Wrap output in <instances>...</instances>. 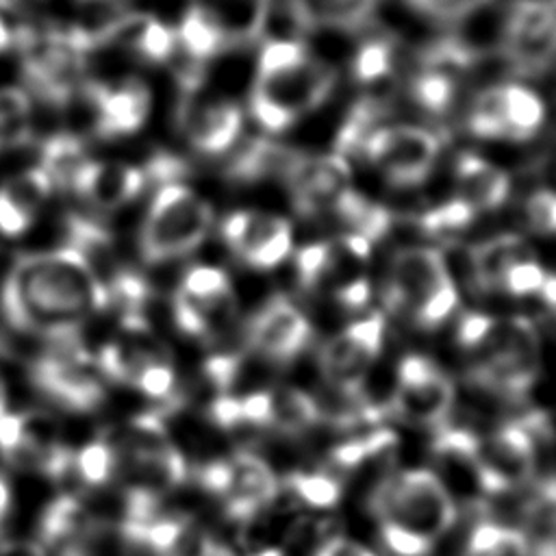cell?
<instances>
[{
	"mask_svg": "<svg viewBox=\"0 0 556 556\" xmlns=\"http://www.w3.org/2000/svg\"><path fill=\"white\" fill-rule=\"evenodd\" d=\"M226 486L219 495L224 513L235 523H248L274 504L280 482L274 469L252 452H235L226 458Z\"/></svg>",
	"mask_w": 556,
	"mask_h": 556,
	"instance_id": "cell-26",
	"label": "cell"
},
{
	"mask_svg": "<svg viewBox=\"0 0 556 556\" xmlns=\"http://www.w3.org/2000/svg\"><path fill=\"white\" fill-rule=\"evenodd\" d=\"M321 421L317 397L295 387L269 389V426L271 430L300 437Z\"/></svg>",
	"mask_w": 556,
	"mask_h": 556,
	"instance_id": "cell-35",
	"label": "cell"
},
{
	"mask_svg": "<svg viewBox=\"0 0 556 556\" xmlns=\"http://www.w3.org/2000/svg\"><path fill=\"white\" fill-rule=\"evenodd\" d=\"M523 217L530 230L539 235H556V191H532L523 202Z\"/></svg>",
	"mask_w": 556,
	"mask_h": 556,
	"instance_id": "cell-49",
	"label": "cell"
},
{
	"mask_svg": "<svg viewBox=\"0 0 556 556\" xmlns=\"http://www.w3.org/2000/svg\"><path fill=\"white\" fill-rule=\"evenodd\" d=\"M33 135V104L24 87L0 85V152L24 146Z\"/></svg>",
	"mask_w": 556,
	"mask_h": 556,
	"instance_id": "cell-39",
	"label": "cell"
},
{
	"mask_svg": "<svg viewBox=\"0 0 556 556\" xmlns=\"http://www.w3.org/2000/svg\"><path fill=\"white\" fill-rule=\"evenodd\" d=\"M458 345L469 361V378L508 400L530 393L541 369V348L528 317L467 313L458 321Z\"/></svg>",
	"mask_w": 556,
	"mask_h": 556,
	"instance_id": "cell-4",
	"label": "cell"
},
{
	"mask_svg": "<svg viewBox=\"0 0 556 556\" xmlns=\"http://www.w3.org/2000/svg\"><path fill=\"white\" fill-rule=\"evenodd\" d=\"M282 182L302 217H332L345 193L354 189L350 161L337 152H298Z\"/></svg>",
	"mask_w": 556,
	"mask_h": 556,
	"instance_id": "cell-21",
	"label": "cell"
},
{
	"mask_svg": "<svg viewBox=\"0 0 556 556\" xmlns=\"http://www.w3.org/2000/svg\"><path fill=\"white\" fill-rule=\"evenodd\" d=\"M530 254H534L532 248L513 232L495 235L476 243L469 250V278L473 289L480 293L500 291L506 271Z\"/></svg>",
	"mask_w": 556,
	"mask_h": 556,
	"instance_id": "cell-32",
	"label": "cell"
},
{
	"mask_svg": "<svg viewBox=\"0 0 556 556\" xmlns=\"http://www.w3.org/2000/svg\"><path fill=\"white\" fill-rule=\"evenodd\" d=\"M382 300L391 313L424 330L441 326L458 302V291L441 250L430 245L397 250L384 276Z\"/></svg>",
	"mask_w": 556,
	"mask_h": 556,
	"instance_id": "cell-5",
	"label": "cell"
},
{
	"mask_svg": "<svg viewBox=\"0 0 556 556\" xmlns=\"http://www.w3.org/2000/svg\"><path fill=\"white\" fill-rule=\"evenodd\" d=\"M0 556H48L39 541H9L0 545Z\"/></svg>",
	"mask_w": 556,
	"mask_h": 556,
	"instance_id": "cell-51",
	"label": "cell"
},
{
	"mask_svg": "<svg viewBox=\"0 0 556 556\" xmlns=\"http://www.w3.org/2000/svg\"><path fill=\"white\" fill-rule=\"evenodd\" d=\"M476 467L484 495L508 493L534 476L536 434L528 421H506L486 437H478Z\"/></svg>",
	"mask_w": 556,
	"mask_h": 556,
	"instance_id": "cell-19",
	"label": "cell"
},
{
	"mask_svg": "<svg viewBox=\"0 0 556 556\" xmlns=\"http://www.w3.org/2000/svg\"><path fill=\"white\" fill-rule=\"evenodd\" d=\"M20 2H24V4H28V2H41V0H20Z\"/></svg>",
	"mask_w": 556,
	"mask_h": 556,
	"instance_id": "cell-57",
	"label": "cell"
},
{
	"mask_svg": "<svg viewBox=\"0 0 556 556\" xmlns=\"http://www.w3.org/2000/svg\"><path fill=\"white\" fill-rule=\"evenodd\" d=\"M9 508H11V489H9L7 478L0 476V528L9 515Z\"/></svg>",
	"mask_w": 556,
	"mask_h": 556,
	"instance_id": "cell-53",
	"label": "cell"
},
{
	"mask_svg": "<svg viewBox=\"0 0 556 556\" xmlns=\"http://www.w3.org/2000/svg\"><path fill=\"white\" fill-rule=\"evenodd\" d=\"M248 352L261 358L287 365L308 345L313 328L308 317L287 295H271L241 328Z\"/></svg>",
	"mask_w": 556,
	"mask_h": 556,
	"instance_id": "cell-23",
	"label": "cell"
},
{
	"mask_svg": "<svg viewBox=\"0 0 556 556\" xmlns=\"http://www.w3.org/2000/svg\"><path fill=\"white\" fill-rule=\"evenodd\" d=\"M7 415V387H4V380L0 376V419Z\"/></svg>",
	"mask_w": 556,
	"mask_h": 556,
	"instance_id": "cell-54",
	"label": "cell"
},
{
	"mask_svg": "<svg viewBox=\"0 0 556 556\" xmlns=\"http://www.w3.org/2000/svg\"><path fill=\"white\" fill-rule=\"evenodd\" d=\"M539 295L549 306V311L556 315V274L545 276V282H543Z\"/></svg>",
	"mask_w": 556,
	"mask_h": 556,
	"instance_id": "cell-52",
	"label": "cell"
},
{
	"mask_svg": "<svg viewBox=\"0 0 556 556\" xmlns=\"http://www.w3.org/2000/svg\"><path fill=\"white\" fill-rule=\"evenodd\" d=\"M154 556H235V552L182 515L167 543Z\"/></svg>",
	"mask_w": 556,
	"mask_h": 556,
	"instance_id": "cell-42",
	"label": "cell"
},
{
	"mask_svg": "<svg viewBox=\"0 0 556 556\" xmlns=\"http://www.w3.org/2000/svg\"><path fill=\"white\" fill-rule=\"evenodd\" d=\"M387 102L376 96H365L343 117L337 137H334V152L350 159L361 156L367 139L384 124Z\"/></svg>",
	"mask_w": 556,
	"mask_h": 556,
	"instance_id": "cell-37",
	"label": "cell"
},
{
	"mask_svg": "<svg viewBox=\"0 0 556 556\" xmlns=\"http://www.w3.org/2000/svg\"><path fill=\"white\" fill-rule=\"evenodd\" d=\"M89 161L85 143L72 132H56L41 143L37 167L50 178L52 189H72L80 167Z\"/></svg>",
	"mask_w": 556,
	"mask_h": 556,
	"instance_id": "cell-36",
	"label": "cell"
},
{
	"mask_svg": "<svg viewBox=\"0 0 556 556\" xmlns=\"http://www.w3.org/2000/svg\"><path fill=\"white\" fill-rule=\"evenodd\" d=\"M117 471L128 478L130 489H143L163 495L180 486L187 478V463L180 450L169 441L165 415L154 410L130 419L117 450Z\"/></svg>",
	"mask_w": 556,
	"mask_h": 556,
	"instance_id": "cell-11",
	"label": "cell"
},
{
	"mask_svg": "<svg viewBox=\"0 0 556 556\" xmlns=\"http://www.w3.org/2000/svg\"><path fill=\"white\" fill-rule=\"evenodd\" d=\"M313 556H376V554L352 539L330 536L317 545Z\"/></svg>",
	"mask_w": 556,
	"mask_h": 556,
	"instance_id": "cell-50",
	"label": "cell"
},
{
	"mask_svg": "<svg viewBox=\"0 0 556 556\" xmlns=\"http://www.w3.org/2000/svg\"><path fill=\"white\" fill-rule=\"evenodd\" d=\"M458 76L428 67V65H417L410 80H408V96L415 106H419L428 115H445L454 98L458 93Z\"/></svg>",
	"mask_w": 556,
	"mask_h": 556,
	"instance_id": "cell-38",
	"label": "cell"
},
{
	"mask_svg": "<svg viewBox=\"0 0 556 556\" xmlns=\"http://www.w3.org/2000/svg\"><path fill=\"white\" fill-rule=\"evenodd\" d=\"M500 56L526 78L556 65V0H513L500 28Z\"/></svg>",
	"mask_w": 556,
	"mask_h": 556,
	"instance_id": "cell-13",
	"label": "cell"
},
{
	"mask_svg": "<svg viewBox=\"0 0 556 556\" xmlns=\"http://www.w3.org/2000/svg\"><path fill=\"white\" fill-rule=\"evenodd\" d=\"M93 52H115L135 63H163L178 48L176 28L143 11L115 15L98 30H91Z\"/></svg>",
	"mask_w": 556,
	"mask_h": 556,
	"instance_id": "cell-25",
	"label": "cell"
},
{
	"mask_svg": "<svg viewBox=\"0 0 556 556\" xmlns=\"http://www.w3.org/2000/svg\"><path fill=\"white\" fill-rule=\"evenodd\" d=\"M117 447L106 439H96L74 454L72 467L89 486H100L117 473Z\"/></svg>",
	"mask_w": 556,
	"mask_h": 556,
	"instance_id": "cell-45",
	"label": "cell"
},
{
	"mask_svg": "<svg viewBox=\"0 0 556 556\" xmlns=\"http://www.w3.org/2000/svg\"><path fill=\"white\" fill-rule=\"evenodd\" d=\"M104 308L106 280L70 243L17 256L0 289L7 326L46 341L80 337L83 324Z\"/></svg>",
	"mask_w": 556,
	"mask_h": 556,
	"instance_id": "cell-1",
	"label": "cell"
},
{
	"mask_svg": "<svg viewBox=\"0 0 556 556\" xmlns=\"http://www.w3.org/2000/svg\"><path fill=\"white\" fill-rule=\"evenodd\" d=\"M0 456L13 469L46 478H63L74 463L56 419L41 410L7 413L0 419Z\"/></svg>",
	"mask_w": 556,
	"mask_h": 556,
	"instance_id": "cell-16",
	"label": "cell"
},
{
	"mask_svg": "<svg viewBox=\"0 0 556 556\" xmlns=\"http://www.w3.org/2000/svg\"><path fill=\"white\" fill-rule=\"evenodd\" d=\"M24 2L20 0H0V54L11 52L24 43L35 26L22 13Z\"/></svg>",
	"mask_w": 556,
	"mask_h": 556,
	"instance_id": "cell-48",
	"label": "cell"
},
{
	"mask_svg": "<svg viewBox=\"0 0 556 556\" xmlns=\"http://www.w3.org/2000/svg\"><path fill=\"white\" fill-rule=\"evenodd\" d=\"M367 508L393 556H426L456 521V502L430 469L387 476L369 493Z\"/></svg>",
	"mask_w": 556,
	"mask_h": 556,
	"instance_id": "cell-3",
	"label": "cell"
},
{
	"mask_svg": "<svg viewBox=\"0 0 556 556\" xmlns=\"http://www.w3.org/2000/svg\"><path fill=\"white\" fill-rule=\"evenodd\" d=\"M382 341L384 317L380 313L356 319L330 337L317 354L319 374L328 389L361 393L367 374L378 361Z\"/></svg>",
	"mask_w": 556,
	"mask_h": 556,
	"instance_id": "cell-20",
	"label": "cell"
},
{
	"mask_svg": "<svg viewBox=\"0 0 556 556\" xmlns=\"http://www.w3.org/2000/svg\"><path fill=\"white\" fill-rule=\"evenodd\" d=\"M30 380L50 402L74 413L96 410L106 397L104 376L80 337L48 341L30 363Z\"/></svg>",
	"mask_w": 556,
	"mask_h": 556,
	"instance_id": "cell-10",
	"label": "cell"
},
{
	"mask_svg": "<svg viewBox=\"0 0 556 556\" xmlns=\"http://www.w3.org/2000/svg\"><path fill=\"white\" fill-rule=\"evenodd\" d=\"M285 489L311 508H332L341 500V482L326 471H291L282 480Z\"/></svg>",
	"mask_w": 556,
	"mask_h": 556,
	"instance_id": "cell-43",
	"label": "cell"
},
{
	"mask_svg": "<svg viewBox=\"0 0 556 556\" xmlns=\"http://www.w3.org/2000/svg\"><path fill=\"white\" fill-rule=\"evenodd\" d=\"M215 222L213 206L189 185L165 180L152 195L139 226L143 263L159 265L198 250Z\"/></svg>",
	"mask_w": 556,
	"mask_h": 556,
	"instance_id": "cell-7",
	"label": "cell"
},
{
	"mask_svg": "<svg viewBox=\"0 0 556 556\" xmlns=\"http://www.w3.org/2000/svg\"><path fill=\"white\" fill-rule=\"evenodd\" d=\"M456 389L452 378L428 356L406 354L395 371L391 413L415 426L443 428L452 413Z\"/></svg>",
	"mask_w": 556,
	"mask_h": 556,
	"instance_id": "cell-18",
	"label": "cell"
},
{
	"mask_svg": "<svg viewBox=\"0 0 556 556\" xmlns=\"http://www.w3.org/2000/svg\"><path fill=\"white\" fill-rule=\"evenodd\" d=\"M543 124V98L521 83H495L480 89L465 117V126L473 137L510 143L534 139Z\"/></svg>",
	"mask_w": 556,
	"mask_h": 556,
	"instance_id": "cell-12",
	"label": "cell"
},
{
	"mask_svg": "<svg viewBox=\"0 0 556 556\" xmlns=\"http://www.w3.org/2000/svg\"><path fill=\"white\" fill-rule=\"evenodd\" d=\"M176 124L193 152L202 156H222L241 139L243 111L235 100L208 93L198 76H185Z\"/></svg>",
	"mask_w": 556,
	"mask_h": 556,
	"instance_id": "cell-17",
	"label": "cell"
},
{
	"mask_svg": "<svg viewBox=\"0 0 556 556\" xmlns=\"http://www.w3.org/2000/svg\"><path fill=\"white\" fill-rule=\"evenodd\" d=\"M222 239L239 263L265 271L291 254L293 226L276 213L239 208L222 219Z\"/></svg>",
	"mask_w": 556,
	"mask_h": 556,
	"instance_id": "cell-22",
	"label": "cell"
},
{
	"mask_svg": "<svg viewBox=\"0 0 556 556\" xmlns=\"http://www.w3.org/2000/svg\"><path fill=\"white\" fill-rule=\"evenodd\" d=\"M545 269L539 263L536 254H530L521 261H517L504 276L500 291L515 295V298H526V295H534L541 291L543 282H545Z\"/></svg>",
	"mask_w": 556,
	"mask_h": 556,
	"instance_id": "cell-47",
	"label": "cell"
},
{
	"mask_svg": "<svg viewBox=\"0 0 556 556\" xmlns=\"http://www.w3.org/2000/svg\"><path fill=\"white\" fill-rule=\"evenodd\" d=\"M491 0H404V4L417 15L434 24H456L476 11H480Z\"/></svg>",
	"mask_w": 556,
	"mask_h": 556,
	"instance_id": "cell-46",
	"label": "cell"
},
{
	"mask_svg": "<svg viewBox=\"0 0 556 556\" xmlns=\"http://www.w3.org/2000/svg\"><path fill=\"white\" fill-rule=\"evenodd\" d=\"M254 556H285L280 549H274V547H269V549H263V552H258V554H254Z\"/></svg>",
	"mask_w": 556,
	"mask_h": 556,
	"instance_id": "cell-55",
	"label": "cell"
},
{
	"mask_svg": "<svg viewBox=\"0 0 556 556\" xmlns=\"http://www.w3.org/2000/svg\"><path fill=\"white\" fill-rule=\"evenodd\" d=\"M380 0H289L291 15L302 30H363L376 15Z\"/></svg>",
	"mask_w": 556,
	"mask_h": 556,
	"instance_id": "cell-31",
	"label": "cell"
},
{
	"mask_svg": "<svg viewBox=\"0 0 556 556\" xmlns=\"http://www.w3.org/2000/svg\"><path fill=\"white\" fill-rule=\"evenodd\" d=\"M530 556H556V478L536 484L523 504L521 528Z\"/></svg>",
	"mask_w": 556,
	"mask_h": 556,
	"instance_id": "cell-33",
	"label": "cell"
},
{
	"mask_svg": "<svg viewBox=\"0 0 556 556\" xmlns=\"http://www.w3.org/2000/svg\"><path fill=\"white\" fill-rule=\"evenodd\" d=\"M397 63V41L393 35H374L365 39L352 59V76L358 85L371 87L393 76Z\"/></svg>",
	"mask_w": 556,
	"mask_h": 556,
	"instance_id": "cell-40",
	"label": "cell"
},
{
	"mask_svg": "<svg viewBox=\"0 0 556 556\" xmlns=\"http://www.w3.org/2000/svg\"><path fill=\"white\" fill-rule=\"evenodd\" d=\"M102 530L100 519L78 495H59L52 500L39 519V543L52 552L93 541Z\"/></svg>",
	"mask_w": 556,
	"mask_h": 556,
	"instance_id": "cell-30",
	"label": "cell"
},
{
	"mask_svg": "<svg viewBox=\"0 0 556 556\" xmlns=\"http://www.w3.org/2000/svg\"><path fill=\"white\" fill-rule=\"evenodd\" d=\"M93 56L91 33L78 26L33 28L17 48L26 91L63 106L87 85Z\"/></svg>",
	"mask_w": 556,
	"mask_h": 556,
	"instance_id": "cell-6",
	"label": "cell"
},
{
	"mask_svg": "<svg viewBox=\"0 0 556 556\" xmlns=\"http://www.w3.org/2000/svg\"><path fill=\"white\" fill-rule=\"evenodd\" d=\"M443 137L417 124H382L361 156L393 187H417L430 178L441 156Z\"/></svg>",
	"mask_w": 556,
	"mask_h": 556,
	"instance_id": "cell-14",
	"label": "cell"
},
{
	"mask_svg": "<svg viewBox=\"0 0 556 556\" xmlns=\"http://www.w3.org/2000/svg\"><path fill=\"white\" fill-rule=\"evenodd\" d=\"M83 91L91 104L93 130L102 139L139 132L152 113V91L137 76L87 80Z\"/></svg>",
	"mask_w": 556,
	"mask_h": 556,
	"instance_id": "cell-24",
	"label": "cell"
},
{
	"mask_svg": "<svg viewBox=\"0 0 556 556\" xmlns=\"http://www.w3.org/2000/svg\"><path fill=\"white\" fill-rule=\"evenodd\" d=\"M371 243L343 232L337 239L302 245L295 254V276L304 291H326L345 308H361L369 300L365 263Z\"/></svg>",
	"mask_w": 556,
	"mask_h": 556,
	"instance_id": "cell-9",
	"label": "cell"
},
{
	"mask_svg": "<svg viewBox=\"0 0 556 556\" xmlns=\"http://www.w3.org/2000/svg\"><path fill=\"white\" fill-rule=\"evenodd\" d=\"M298 150L271 139H256L241 148L228 163V178L235 182H256L263 178H285Z\"/></svg>",
	"mask_w": 556,
	"mask_h": 556,
	"instance_id": "cell-34",
	"label": "cell"
},
{
	"mask_svg": "<svg viewBox=\"0 0 556 556\" xmlns=\"http://www.w3.org/2000/svg\"><path fill=\"white\" fill-rule=\"evenodd\" d=\"M235 315L237 298L224 269L193 265L185 271L172 298V317L182 334L219 339Z\"/></svg>",
	"mask_w": 556,
	"mask_h": 556,
	"instance_id": "cell-15",
	"label": "cell"
},
{
	"mask_svg": "<svg viewBox=\"0 0 556 556\" xmlns=\"http://www.w3.org/2000/svg\"><path fill=\"white\" fill-rule=\"evenodd\" d=\"M80 2H111V0H80Z\"/></svg>",
	"mask_w": 556,
	"mask_h": 556,
	"instance_id": "cell-56",
	"label": "cell"
},
{
	"mask_svg": "<svg viewBox=\"0 0 556 556\" xmlns=\"http://www.w3.org/2000/svg\"><path fill=\"white\" fill-rule=\"evenodd\" d=\"M148 172L115 159H93L80 167L72 182V193H76L89 208L109 213L130 204L146 189Z\"/></svg>",
	"mask_w": 556,
	"mask_h": 556,
	"instance_id": "cell-27",
	"label": "cell"
},
{
	"mask_svg": "<svg viewBox=\"0 0 556 556\" xmlns=\"http://www.w3.org/2000/svg\"><path fill=\"white\" fill-rule=\"evenodd\" d=\"M271 0H189L176 41L195 63L254 43L267 26Z\"/></svg>",
	"mask_w": 556,
	"mask_h": 556,
	"instance_id": "cell-8",
	"label": "cell"
},
{
	"mask_svg": "<svg viewBox=\"0 0 556 556\" xmlns=\"http://www.w3.org/2000/svg\"><path fill=\"white\" fill-rule=\"evenodd\" d=\"M456 198L469 204L478 215L497 211L510 195V176L500 165L476 152H463L454 165Z\"/></svg>",
	"mask_w": 556,
	"mask_h": 556,
	"instance_id": "cell-29",
	"label": "cell"
},
{
	"mask_svg": "<svg viewBox=\"0 0 556 556\" xmlns=\"http://www.w3.org/2000/svg\"><path fill=\"white\" fill-rule=\"evenodd\" d=\"M463 556H530V549L519 528L482 521L469 532Z\"/></svg>",
	"mask_w": 556,
	"mask_h": 556,
	"instance_id": "cell-41",
	"label": "cell"
},
{
	"mask_svg": "<svg viewBox=\"0 0 556 556\" xmlns=\"http://www.w3.org/2000/svg\"><path fill=\"white\" fill-rule=\"evenodd\" d=\"M52 182L41 167H26L0 182V232L4 237L24 235L37 219L52 193Z\"/></svg>",
	"mask_w": 556,
	"mask_h": 556,
	"instance_id": "cell-28",
	"label": "cell"
},
{
	"mask_svg": "<svg viewBox=\"0 0 556 556\" xmlns=\"http://www.w3.org/2000/svg\"><path fill=\"white\" fill-rule=\"evenodd\" d=\"M476 217L478 213L469 204H465L460 198L454 195L450 200H443L437 206L426 208L417 217V226L430 237H450L467 230Z\"/></svg>",
	"mask_w": 556,
	"mask_h": 556,
	"instance_id": "cell-44",
	"label": "cell"
},
{
	"mask_svg": "<svg viewBox=\"0 0 556 556\" xmlns=\"http://www.w3.org/2000/svg\"><path fill=\"white\" fill-rule=\"evenodd\" d=\"M337 72L298 39L263 43L250 85V113L267 135L285 132L334 91Z\"/></svg>",
	"mask_w": 556,
	"mask_h": 556,
	"instance_id": "cell-2",
	"label": "cell"
}]
</instances>
